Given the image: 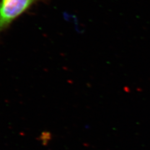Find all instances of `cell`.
<instances>
[{"label":"cell","mask_w":150,"mask_h":150,"mask_svg":"<svg viewBox=\"0 0 150 150\" xmlns=\"http://www.w3.org/2000/svg\"><path fill=\"white\" fill-rule=\"evenodd\" d=\"M42 0H0V33L32 5Z\"/></svg>","instance_id":"1"}]
</instances>
